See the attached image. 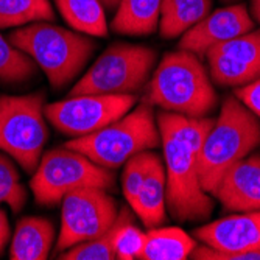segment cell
<instances>
[{"mask_svg":"<svg viewBox=\"0 0 260 260\" xmlns=\"http://www.w3.org/2000/svg\"><path fill=\"white\" fill-rule=\"evenodd\" d=\"M197 55L187 50L165 53L148 86L145 102L162 111L188 117H206L217 108L218 97Z\"/></svg>","mask_w":260,"mask_h":260,"instance_id":"obj_1","label":"cell"},{"mask_svg":"<svg viewBox=\"0 0 260 260\" xmlns=\"http://www.w3.org/2000/svg\"><path fill=\"white\" fill-rule=\"evenodd\" d=\"M258 145L260 119L237 97H228L197 154V172L204 190L212 195L226 170Z\"/></svg>","mask_w":260,"mask_h":260,"instance_id":"obj_2","label":"cell"},{"mask_svg":"<svg viewBox=\"0 0 260 260\" xmlns=\"http://www.w3.org/2000/svg\"><path fill=\"white\" fill-rule=\"evenodd\" d=\"M8 41L27 53L45 74L53 89L72 81L95 52V41L50 22H35L10 33Z\"/></svg>","mask_w":260,"mask_h":260,"instance_id":"obj_3","label":"cell"},{"mask_svg":"<svg viewBox=\"0 0 260 260\" xmlns=\"http://www.w3.org/2000/svg\"><path fill=\"white\" fill-rule=\"evenodd\" d=\"M162 144L153 105L144 102L119 120L89 136L69 140L66 147L80 151L92 162L115 170L136 156Z\"/></svg>","mask_w":260,"mask_h":260,"instance_id":"obj_4","label":"cell"},{"mask_svg":"<svg viewBox=\"0 0 260 260\" xmlns=\"http://www.w3.org/2000/svg\"><path fill=\"white\" fill-rule=\"evenodd\" d=\"M44 108V93L0 97V150L27 173L38 169L49 139Z\"/></svg>","mask_w":260,"mask_h":260,"instance_id":"obj_5","label":"cell"},{"mask_svg":"<svg viewBox=\"0 0 260 260\" xmlns=\"http://www.w3.org/2000/svg\"><path fill=\"white\" fill-rule=\"evenodd\" d=\"M115 185L114 170L92 162L80 151L55 148L42 154L30 181L35 200L42 206H56L72 190L81 187H102L111 190Z\"/></svg>","mask_w":260,"mask_h":260,"instance_id":"obj_6","label":"cell"},{"mask_svg":"<svg viewBox=\"0 0 260 260\" xmlns=\"http://www.w3.org/2000/svg\"><path fill=\"white\" fill-rule=\"evenodd\" d=\"M154 62L156 52L150 47L115 42L93 62L69 95L133 93L147 83Z\"/></svg>","mask_w":260,"mask_h":260,"instance_id":"obj_7","label":"cell"},{"mask_svg":"<svg viewBox=\"0 0 260 260\" xmlns=\"http://www.w3.org/2000/svg\"><path fill=\"white\" fill-rule=\"evenodd\" d=\"M165 179H167V209L175 220H207L214 212V201L203 188L192 150L170 131L162 129Z\"/></svg>","mask_w":260,"mask_h":260,"instance_id":"obj_8","label":"cell"},{"mask_svg":"<svg viewBox=\"0 0 260 260\" xmlns=\"http://www.w3.org/2000/svg\"><path fill=\"white\" fill-rule=\"evenodd\" d=\"M61 231L55 252L90 240L106 232L119 215V203L102 187H81L62 198Z\"/></svg>","mask_w":260,"mask_h":260,"instance_id":"obj_9","label":"cell"},{"mask_svg":"<svg viewBox=\"0 0 260 260\" xmlns=\"http://www.w3.org/2000/svg\"><path fill=\"white\" fill-rule=\"evenodd\" d=\"M136 102L133 93H117V95L81 93L47 105L44 114L45 119L59 133L77 139L89 136L119 120L131 111Z\"/></svg>","mask_w":260,"mask_h":260,"instance_id":"obj_10","label":"cell"},{"mask_svg":"<svg viewBox=\"0 0 260 260\" xmlns=\"http://www.w3.org/2000/svg\"><path fill=\"white\" fill-rule=\"evenodd\" d=\"M195 237L204 243L190 257L220 260L221 255L260 251V210L235 212L195 229Z\"/></svg>","mask_w":260,"mask_h":260,"instance_id":"obj_11","label":"cell"},{"mask_svg":"<svg viewBox=\"0 0 260 260\" xmlns=\"http://www.w3.org/2000/svg\"><path fill=\"white\" fill-rule=\"evenodd\" d=\"M212 81L223 87H240L260 78V30H251L210 47L206 53Z\"/></svg>","mask_w":260,"mask_h":260,"instance_id":"obj_12","label":"cell"},{"mask_svg":"<svg viewBox=\"0 0 260 260\" xmlns=\"http://www.w3.org/2000/svg\"><path fill=\"white\" fill-rule=\"evenodd\" d=\"M254 28V20L243 4L229 5L209 13L195 27L187 30L179 41V49L192 52L200 59H204L210 47L245 35Z\"/></svg>","mask_w":260,"mask_h":260,"instance_id":"obj_13","label":"cell"},{"mask_svg":"<svg viewBox=\"0 0 260 260\" xmlns=\"http://www.w3.org/2000/svg\"><path fill=\"white\" fill-rule=\"evenodd\" d=\"M228 212L260 210V156H246L226 170L212 192Z\"/></svg>","mask_w":260,"mask_h":260,"instance_id":"obj_14","label":"cell"},{"mask_svg":"<svg viewBox=\"0 0 260 260\" xmlns=\"http://www.w3.org/2000/svg\"><path fill=\"white\" fill-rule=\"evenodd\" d=\"M55 242V226L42 217L22 218L10 245L11 260H45Z\"/></svg>","mask_w":260,"mask_h":260,"instance_id":"obj_15","label":"cell"},{"mask_svg":"<svg viewBox=\"0 0 260 260\" xmlns=\"http://www.w3.org/2000/svg\"><path fill=\"white\" fill-rule=\"evenodd\" d=\"M167 179H165V165L157 156L142 182L137 197L131 207L147 229L162 226L165 221V210H167Z\"/></svg>","mask_w":260,"mask_h":260,"instance_id":"obj_16","label":"cell"},{"mask_svg":"<svg viewBox=\"0 0 260 260\" xmlns=\"http://www.w3.org/2000/svg\"><path fill=\"white\" fill-rule=\"evenodd\" d=\"M162 0H119L112 31L126 36H150L159 27Z\"/></svg>","mask_w":260,"mask_h":260,"instance_id":"obj_17","label":"cell"},{"mask_svg":"<svg viewBox=\"0 0 260 260\" xmlns=\"http://www.w3.org/2000/svg\"><path fill=\"white\" fill-rule=\"evenodd\" d=\"M214 0H162L159 31L164 39H175L195 27L212 10Z\"/></svg>","mask_w":260,"mask_h":260,"instance_id":"obj_18","label":"cell"},{"mask_svg":"<svg viewBox=\"0 0 260 260\" xmlns=\"http://www.w3.org/2000/svg\"><path fill=\"white\" fill-rule=\"evenodd\" d=\"M197 248L195 240L179 228H151L145 232L142 260H184Z\"/></svg>","mask_w":260,"mask_h":260,"instance_id":"obj_19","label":"cell"},{"mask_svg":"<svg viewBox=\"0 0 260 260\" xmlns=\"http://www.w3.org/2000/svg\"><path fill=\"white\" fill-rule=\"evenodd\" d=\"M70 28L86 36H108V22L102 0H55Z\"/></svg>","mask_w":260,"mask_h":260,"instance_id":"obj_20","label":"cell"},{"mask_svg":"<svg viewBox=\"0 0 260 260\" xmlns=\"http://www.w3.org/2000/svg\"><path fill=\"white\" fill-rule=\"evenodd\" d=\"M156 122L159 128L170 131L173 136L182 140L192 150L195 159L204 144L206 137L215 125V120L207 119V117H188L167 111L159 112Z\"/></svg>","mask_w":260,"mask_h":260,"instance_id":"obj_21","label":"cell"},{"mask_svg":"<svg viewBox=\"0 0 260 260\" xmlns=\"http://www.w3.org/2000/svg\"><path fill=\"white\" fill-rule=\"evenodd\" d=\"M133 220L128 207H122L115 223L102 235L81 242L59 254L62 260H114L115 258V237L123 223Z\"/></svg>","mask_w":260,"mask_h":260,"instance_id":"obj_22","label":"cell"},{"mask_svg":"<svg viewBox=\"0 0 260 260\" xmlns=\"http://www.w3.org/2000/svg\"><path fill=\"white\" fill-rule=\"evenodd\" d=\"M55 20L49 0H0V28Z\"/></svg>","mask_w":260,"mask_h":260,"instance_id":"obj_23","label":"cell"},{"mask_svg":"<svg viewBox=\"0 0 260 260\" xmlns=\"http://www.w3.org/2000/svg\"><path fill=\"white\" fill-rule=\"evenodd\" d=\"M36 62L0 33V84H19L33 78Z\"/></svg>","mask_w":260,"mask_h":260,"instance_id":"obj_24","label":"cell"},{"mask_svg":"<svg viewBox=\"0 0 260 260\" xmlns=\"http://www.w3.org/2000/svg\"><path fill=\"white\" fill-rule=\"evenodd\" d=\"M27 197L14 162L7 153H0V204H8L13 212H19L27 203Z\"/></svg>","mask_w":260,"mask_h":260,"instance_id":"obj_25","label":"cell"},{"mask_svg":"<svg viewBox=\"0 0 260 260\" xmlns=\"http://www.w3.org/2000/svg\"><path fill=\"white\" fill-rule=\"evenodd\" d=\"M156 157H157V154L150 153V150H148V151L137 153L136 156H133L131 159H128L125 162V170L122 175V190H123V195H125L126 201L129 203V206L136 200L139 188H140L142 182H144L147 173L150 172Z\"/></svg>","mask_w":260,"mask_h":260,"instance_id":"obj_26","label":"cell"},{"mask_svg":"<svg viewBox=\"0 0 260 260\" xmlns=\"http://www.w3.org/2000/svg\"><path fill=\"white\" fill-rule=\"evenodd\" d=\"M145 243V232L133 224V220L122 224L115 237V258L134 260L140 258Z\"/></svg>","mask_w":260,"mask_h":260,"instance_id":"obj_27","label":"cell"},{"mask_svg":"<svg viewBox=\"0 0 260 260\" xmlns=\"http://www.w3.org/2000/svg\"><path fill=\"white\" fill-rule=\"evenodd\" d=\"M234 95L260 119V78L249 84L237 87Z\"/></svg>","mask_w":260,"mask_h":260,"instance_id":"obj_28","label":"cell"},{"mask_svg":"<svg viewBox=\"0 0 260 260\" xmlns=\"http://www.w3.org/2000/svg\"><path fill=\"white\" fill-rule=\"evenodd\" d=\"M8 240H10V224H8V218H7L5 212L0 209V254L4 252Z\"/></svg>","mask_w":260,"mask_h":260,"instance_id":"obj_29","label":"cell"},{"mask_svg":"<svg viewBox=\"0 0 260 260\" xmlns=\"http://www.w3.org/2000/svg\"><path fill=\"white\" fill-rule=\"evenodd\" d=\"M251 8L254 17L260 22V0H251Z\"/></svg>","mask_w":260,"mask_h":260,"instance_id":"obj_30","label":"cell"},{"mask_svg":"<svg viewBox=\"0 0 260 260\" xmlns=\"http://www.w3.org/2000/svg\"><path fill=\"white\" fill-rule=\"evenodd\" d=\"M102 4L105 5V8L114 10V8H117V5H119V0H102Z\"/></svg>","mask_w":260,"mask_h":260,"instance_id":"obj_31","label":"cell"},{"mask_svg":"<svg viewBox=\"0 0 260 260\" xmlns=\"http://www.w3.org/2000/svg\"><path fill=\"white\" fill-rule=\"evenodd\" d=\"M221 2H226V4H232V2H235V0H221Z\"/></svg>","mask_w":260,"mask_h":260,"instance_id":"obj_32","label":"cell"}]
</instances>
